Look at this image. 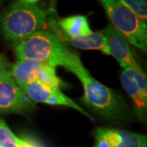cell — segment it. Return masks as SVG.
I'll return each mask as SVG.
<instances>
[{
    "label": "cell",
    "instance_id": "obj_1",
    "mask_svg": "<svg viewBox=\"0 0 147 147\" xmlns=\"http://www.w3.org/2000/svg\"><path fill=\"white\" fill-rule=\"evenodd\" d=\"M14 47L17 61H34L54 68L62 66L71 73L84 67L79 55L53 32H35Z\"/></svg>",
    "mask_w": 147,
    "mask_h": 147
},
{
    "label": "cell",
    "instance_id": "obj_2",
    "mask_svg": "<svg viewBox=\"0 0 147 147\" xmlns=\"http://www.w3.org/2000/svg\"><path fill=\"white\" fill-rule=\"evenodd\" d=\"M47 22V13L43 8L15 0L0 15V32L6 42L15 47L35 32L42 30Z\"/></svg>",
    "mask_w": 147,
    "mask_h": 147
},
{
    "label": "cell",
    "instance_id": "obj_3",
    "mask_svg": "<svg viewBox=\"0 0 147 147\" xmlns=\"http://www.w3.org/2000/svg\"><path fill=\"white\" fill-rule=\"evenodd\" d=\"M84 88L82 102L99 115L110 120L125 119L129 108L122 96L92 77L84 67L74 72Z\"/></svg>",
    "mask_w": 147,
    "mask_h": 147
},
{
    "label": "cell",
    "instance_id": "obj_4",
    "mask_svg": "<svg viewBox=\"0 0 147 147\" xmlns=\"http://www.w3.org/2000/svg\"><path fill=\"white\" fill-rule=\"evenodd\" d=\"M102 6L111 26L129 43L141 51H147V26L118 0H97Z\"/></svg>",
    "mask_w": 147,
    "mask_h": 147
},
{
    "label": "cell",
    "instance_id": "obj_5",
    "mask_svg": "<svg viewBox=\"0 0 147 147\" xmlns=\"http://www.w3.org/2000/svg\"><path fill=\"white\" fill-rule=\"evenodd\" d=\"M11 76L20 88L31 83H41L58 88L66 86L57 75L54 67L34 61H17L11 65Z\"/></svg>",
    "mask_w": 147,
    "mask_h": 147
},
{
    "label": "cell",
    "instance_id": "obj_6",
    "mask_svg": "<svg viewBox=\"0 0 147 147\" xmlns=\"http://www.w3.org/2000/svg\"><path fill=\"white\" fill-rule=\"evenodd\" d=\"M27 96L34 103H43L52 105H62L78 110L92 119V116L79 106L75 101L65 95L60 88L41 83H31L21 87Z\"/></svg>",
    "mask_w": 147,
    "mask_h": 147
},
{
    "label": "cell",
    "instance_id": "obj_7",
    "mask_svg": "<svg viewBox=\"0 0 147 147\" xmlns=\"http://www.w3.org/2000/svg\"><path fill=\"white\" fill-rule=\"evenodd\" d=\"M35 108L27 95L11 78L0 79V113H23Z\"/></svg>",
    "mask_w": 147,
    "mask_h": 147
},
{
    "label": "cell",
    "instance_id": "obj_8",
    "mask_svg": "<svg viewBox=\"0 0 147 147\" xmlns=\"http://www.w3.org/2000/svg\"><path fill=\"white\" fill-rule=\"evenodd\" d=\"M94 147H147L146 136L118 128L98 127Z\"/></svg>",
    "mask_w": 147,
    "mask_h": 147
},
{
    "label": "cell",
    "instance_id": "obj_9",
    "mask_svg": "<svg viewBox=\"0 0 147 147\" xmlns=\"http://www.w3.org/2000/svg\"><path fill=\"white\" fill-rule=\"evenodd\" d=\"M102 34L105 37L109 53L123 68H129L139 73H144L131 52L129 42L111 25H108Z\"/></svg>",
    "mask_w": 147,
    "mask_h": 147
},
{
    "label": "cell",
    "instance_id": "obj_10",
    "mask_svg": "<svg viewBox=\"0 0 147 147\" xmlns=\"http://www.w3.org/2000/svg\"><path fill=\"white\" fill-rule=\"evenodd\" d=\"M49 26L52 27L54 33L57 36L62 40L64 42H67L69 45L83 50H99L106 55H110L109 48L107 46V42L105 37L102 32H93L91 35L86 37H78L70 38L65 35L61 31L57 23H56L53 19H47Z\"/></svg>",
    "mask_w": 147,
    "mask_h": 147
},
{
    "label": "cell",
    "instance_id": "obj_11",
    "mask_svg": "<svg viewBox=\"0 0 147 147\" xmlns=\"http://www.w3.org/2000/svg\"><path fill=\"white\" fill-rule=\"evenodd\" d=\"M121 84L133 102L134 109L140 119L146 120L147 110V97L144 96L133 79L131 69L123 68L120 76Z\"/></svg>",
    "mask_w": 147,
    "mask_h": 147
},
{
    "label": "cell",
    "instance_id": "obj_12",
    "mask_svg": "<svg viewBox=\"0 0 147 147\" xmlns=\"http://www.w3.org/2000/svg\"><path fill=\"white\" fill-rule=\"evenodd\" d=\"M57 25L59 29L70 38L86 37L93 33L85 16L75 15L62 18L58 21Z\"/></svg>",
    "mask_w": 147,
    "mask_h": 147
},
{
    "label": "cell",
    "instance_id": "obj_13",
    "mask_svg": "<svg viewBox=\"0 0 147 147\" xmlns=\"http://www.w3.org/2000/svg\"><path fill=\"white\" fill-rule=\"evenodd\" d=\"M34 143L16 136L3 119H0V147H34Z\"/></svg>",
    "mask_w": 147,
    "mask_h": 147
},
{
    "label": "cell",
    "instance_id": "obj_14",
    "mask_svg": "<svg viewBox=\"0 0 147 147\" xmlns=\"http://www.w3.org/2000/svg\"><path fill=\"white\" fill-rule=\"evenodd\" d=\"M123 5L131 10L142 21L146 23L147 0H118Z\"/></svg>",
    "mask_w": 147,
    "mask_h": 147
},
{
    "label": "cell",
    "instance_id": "obj_15",
    "mask_svg": "<svg viewBox=\"0 0 147 147\" xmlns=\"http://www.w3.org/2000/svg\"><path fill=\"white\" fill-rule=\"evenodd\" d=\"M12 64L3 55L0 54V79L11 78V69Z\"/></svg>",
    "mask_w": 147,
    "mask_h": 147
},
{
    "label": "cell",
    "instance_id": "obj_16",
    "mask_svg": "<svg viewBox=\"0 0 147 147\" xmlns=\"http://www.w3.org/2000/svg\"><path fill=\"white\" fill-rule=\"evenodd\" d=\"M21 2L24 3H26V4H30V5H34L37 4V3L39 1V0H20Z\"/></svg>",
    "mask_w": 147,
    "mask_h": 147
},
{
    "label": "cell",
    "instance_id": "obj_17",
    "mask_svg": "<svg viewBox=\"0 0 147 147\" xmlns=\"http://www.w3.org/2000/svg\"><path fill=\"white\" fill-rule=\"evenodd\" d=\"M3 0H0V6L2 5V3H3Z\"/></svg>",
    "mask_w": 147,
    "mask_h": 147
}]
</instances>
